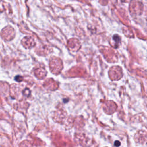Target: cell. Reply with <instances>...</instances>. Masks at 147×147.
Listing matches in <instances>:
<instances>
[{
  "label": "cell",
  "instance_id": "6da1fadb",
  "mask_svg": "<svg viewBox=\"0 0 147 147\" xmlns=\"http://www.w3.org/2000/svg\"><path fill=\"white\" fill-rule=\"evenodd\" d=\"M22 44L25 47L29 48L33 47L35 45V42L31 37H25L22 40Z\"/></svg>",
  "mask_w": 147,
  "mask_h": 147
},
{
  "label": "cell",
  "instance_id": "7a4b0ae2",
  "mask_svg": "<svg viewBox=\"0 0 147 147\" xmlns=\"http://www.w3.org/2000/svg\"><path fill=\"white\" fill-rule=\"evenodd\" d=\"M114 145L116 146H119L120 145V142L118 141H116L115 142H114Z\"/></svg>",
  "mask_w": 147,
  "mask_h": 147
}]
</instances>
